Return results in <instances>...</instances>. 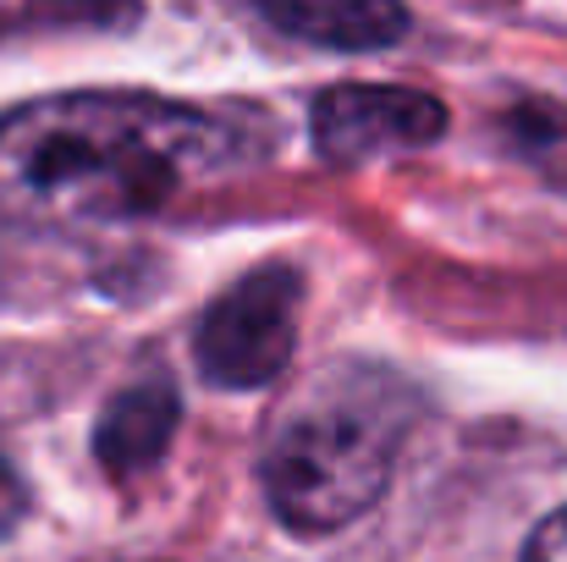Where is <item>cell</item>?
<instances>
[{
	"instance_id": "cell-1",
	"label": "cell",
	"mask_w": 567,
	"mask_h": 562,
	"mask_svg": "<svg viewBox=\"0 0 567 562\" xmlns=\"http://www.w3.org/2000/svg\"><path fill=\"white\" fill-rule=\"evenodd\" d=\"M231 161L204 111L144 94H66L0 116V215L22 226H116L166 210Z\"/></svg>"
},
{
	"instance_id": "cell-7",
	"label": "cell",
	"mask_w": 567,
	"mask_h": 562,
	"mask_svg": "<svg viewBox=\"0 0 567 562\" xmlns=\"http://www.w3.org/2000/svg\"><path fill=\"white\" fill-rule=\"evenodd\" d=\"M524 562H567V508H563V513H551V519L529 535Z\"/></svg>"
},
{
	"instance_id": "cell-3",
	"label": "cell",
	"mask_w": 567,
	"mask_h": 562,
	"mask_svg": "<svg viewBox=\"0 0 567 562\" xmlns=\"http://www.w3.org/2000/svg\"><path fill=\"white\" fill-rule=\"evenodd\" d=\"M298 304H303V276L292 265L248 270L198 320V375L226 391L270 386L292 359Z\"/></svg>"
},
{
	"instance_id": "cell-8",
	"label": "cell",
	"mask_w": 567,
	"mask_h": 562,
	"mask_svg": "<svg viewBox=\"0 0 567 562\" xmlns=\"http://www.w3.org/2000/svg\"><path fill=\"white\" fill-rule=\"evenodd\" d=\"M22 508H28V491H22V480H17V469L0 458V541L17 530V519H22Z\"/></svg>"
},
{
	"instance_id": "cell-4",
	"label": "cell",
	"mask_w": 567,
	"mask_h": 562,
	"mask_svg": "<svg viewBox=\"0 0 567 562\" xmlns=\"http://www.w3.org/2000/svg\"><path fill=\"white\" fill-rule=\"evenodd\" d=\"M446 133V105L402 83H337L315 100V144L331 166L424 150Z\"/></svg>"
},
{
	"instance_id": "cell-6",
	"label": "cell",
	"mask_w": 567,
	"mask_h": 562,
	"mask_svg": "<svg viewBox=\"0 0 567 562\" xmlns=\"http://www.w3.org/2000/svg\"><path fill=\"white\" fill-rule=\"evenodd\" d=\"M259 11L320 50H385L408 33L402 0H259Z\"/></svg>"
},
{
	"instance_id": "cell-5",
	"label": "cell",
	"mask_w": 567,
	"mask_h": 562,
	"mask_svg": "<svg viewBox=\"0 0 567 562\" xmlns=\"http://www.w3.org/2000/svg\"><path fill=\"white\" fill-rule=\"evenodd\" d=\"M177 413H183V402H177V391L166 380H133L100 413V425H94V458L116 480H133V474L155 469L161 452L177 436Z\"/></svg>"
},
{
	"instance_id": "cell-2",
	"label": "cell",
	"mask_w": 567,
	"mask_h": 562,
	"mask_svg": "<svg viewBox=\"0 0 567 562\" xmlns=\"http://www.w3.org/2000/svg\"><path fill=\"white\" fill-rule=\"evenodd\" d=\"M408 441V386L375 365L315 375L276 419L259 480L276 519L298 535H326L370 513Z\"/></svg>"
}]
</instances>
